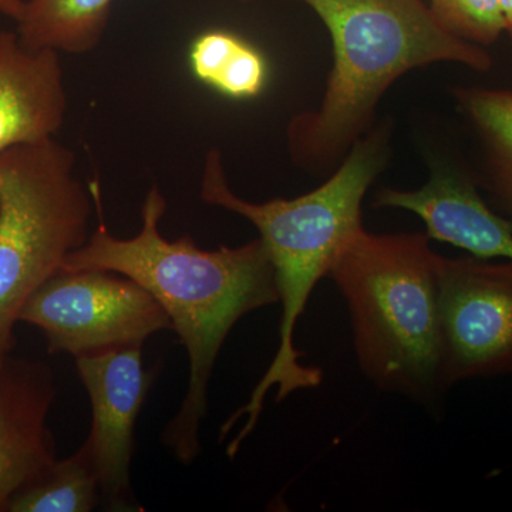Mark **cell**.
Returning a JSON list of instances; mask_svg holds the SVG:
<instances>
[{
    "instance_id": "15",
    "label": "cell",
    "mask_w": 512,
    "mask_h": 512,
    "mask_svg": "<svg viewBox=\"0 0 512 512\" xmlns=\"http://www.w3.org/2000/svg\"><path fill=\"white\" fill-rule=\"evenodd\" d=\"M454 36L473 45H493L504 33L500 0H424Z\"/></svg>"
},
{
    "instance_id": "7",
    "label": "cell",
    "mask_w": 512,
    "mask_h": 512,
    "mask_svg": "<svg viewBox=\"0 0 512 512\" xmlns=\"http://www.w3.org/2000/svg\"><path fill=\"white\" fill-rule=\"evenodd\" d=\"M77 373L92 403L89 448L100 494L114 510L131 498L130 466L138 414L143 409L156 370H147L143 348L107 350L76 357Z\"/></svg>"
},
{
    "instance_id": "14",
    "label": "cell",
    "mask_w": 512,
    "mask_h": 512,
    "mask_svg": "<svg viewBox=\"0 0 512 512\" xmlns=\"http://www.w3.org/2000/svg\"><path fill=\"white\" fill-rule=\"evenodd\" d=\"M100 484L89 448L83 446L13 495L9 512H90L99 501Z\"/></svg>"
},
{
    "instance_id": "18",
    "label": "cell",
    "mask_w": 512,
    "mask_h": 512,
    "mask_svg": "<svg viewBox=\"0 0 512 512\" xmlns=\"http://www.w3.org/2000/svg\"><path fill=\"white\" fill-rule=\"evenodd\" d=\"M241 3H252L254 0H239Z\"/></svg>"
},
{
    "instance_id": "13",
    "label": "cell",
    "mask_w": 512,
    "mask_h": 512,
    "mask_svg": "<svg viewBox=\"0 0 512 512\" xmlns=\"http://www.w3.org/2000/svg\"><path fill=\"white\" fill-rule=\"evenodd\" d=\"M195 79L234 100L254 99L268 82V63L258 49L229 30H208L190 49Z\"/></svg>"
},
{
    "instance_id": "16",
    "label": "cell",
    "mask_w": 512,
    "mask_h": 512,
    "mask_svg": "<svg viewBox=\"0 0 512 512\" xmlns=\"http://www.w3.org/2000/svg\"><path fill=\"white\" fill-rule=\"evenodd\" d=\"M26 0H0V15L18 22L25 9Z\"/></svg>"
},
{
    "instance_id": "2",
    "label": "cell",
    "mask_w": 512,
    "mask_h": 512,
    "mask_svg": "<svg viewBox=\"0 0 512 512\" xmlns=\"http://www.w3.org/2000/svg\"><path fill=\"white\" fill-rule=\"evenodd\" d=\"M390 141L392 126L387 121L373 126L350 148L325 183L291 200H244L229 187L220 151L211 150L205 157L202 201L241 215L258 229L259 239L274 266L282 305L279 345L271 365L248 402L222 424L221 441L239 420L247 419L227 446L229 457L237 456L242 443L255 430L272 387L278 390L276 402H282L298 390L315 389L322 383L319 367L301 363L302 353L295 346L296 326L313 289L328 276L340 247L363 227V200L386 168Z\"/></svg>"
},
{
    "instance_id": "1",
    "label": "cell",
    "mask_w": 512,
    "mask_h": 512,
    "mask_svg": "<svg viewBox=\"0 0 512 512\" xmlns=\"http://www.w3.org/2000/svg\"><path fill=\"white\" fill-rule=\"evenodd\" d=\"M90 188L99 224L86 244L67 256L63 269L127 276L167 313L187 350L190 380L180 412L168 424L163 440L178 461L190 464L201 451L198 431L207 414L208 384L229 332L248 313L279 302L274 266L259 238L215 251L201 249L190 235L165 239L160 224L167 201L157 185L144 198L136 237H114L101 212L99 187Z\"/></svg>"
},
{
    "instance_id": "4",
    "label": "cell",
    "mask_w": 512,
    "mask_h": 512,
    "mask_svg": "<svg viewBox=\"0 0 512 512\" xmlns=\"http://www.w3.org/2000/svg\"><path fill=\"white\" fill-rule=\"evenodd\" d=\"M437 258L426 234H372L362 227L328 272L348 306L363 375L421 406H434L447 390Z\"/></svg>"
},
{
    "instance_id": "3",
    "label": "cell",
    "mask_w": 512,
    "mask_h": 512,
    "mask_svg": "<svg viewBox=\"0 0 512 512\" xmlns=\"http://www.w3.org/2000/svg\"><path fill=\"white\" fill-rule=\"evenodd\" d=\"M328 29L333 66L318 109L289 121L293 164L311 174L338 167L375 126L384 93L404 74L436 63L488 72L485 47L454 36L424 0H301Z\"/></svg>"
},
{
    "instance_id": "11",
    "label": "cell",
    "mask_w": 512,
    "mask_h": 512,
    "mask_svg": "<svg viewBox=\"0 0 512 512\" xmlns=\"http://www.w3.org/2000/svg\"><path fill=\"white\" fill-rule=\"evenodd\" d=\"M454 97L477 141L481 184L512 227V90L458 87Z\"/></svg>"
},
{
    "instance_id": "12",
    "label": "cell",
    "mask_w": 512,
    "mask_h": 512,
    "mask_svg": "<svg viewBox=\"0 0 512 512\" xmlns=\"http://www.w3.org/2000/svg\"><path fill=\"white\" fill-rule=\"evenodd\" d=\"M116 0H26L16 32L26 46L86 55L106 35Z\"/></svg>"
},
{
    "instance_id": "17",
    "label": "cell",
    "mask_w": 512,
    "mask_h": 512,
    "mask_svg": "<svg viewBox=\"0 0 512 512\" xmlns=\"http://www.w3.org/2000/svg\"><path fill=\"white\" fill-rule=\"evenodd\" d=\"M503 13L504 32L512 39V0H500Z\"/></svg>"
},
{
    "instance_id": "10",
    "label": "cell",
    "mask_w": 512,
    "mask_h": 512,
    "mask_svg": "<svg viewBox=\"0 0 512 512\" xmlns=\"http://www.w3.org/2000/svg\"><path fill=\"white\" fill-rule=\"evenodd\" d=\"M69 100L60 53L33 49L16 30L0 32V154L55 138Z\"/></svg>"
},
{
    "instance_id": "6",
    "label": "cell",
    "mask_w": 512,
    "mask_h": 512,
    "mask_svg": "<svg viewBox=\"0 0 512 512\" xmlns=\"http://www.w3.org/2000/svg\"><path fill=\"white\" fill-rule=\"evenodd\" d=\"M19 322L42 330L49 353L74 357L143 348L167 313L143 286L116 272L60 271L26 302Z\"/></svg>"
},
{
    "instance_id": "5",
    "label": "cell",
    "mask_w": 512,
    "mask_h": 512,
    "mask_svg": "<svg viewBox=\"0 0 512 512\" xmlns=\"http://www.w3.org/2000/svg\"><path fill=\"white\" fill-rule=\"evenodd\" d=\"M74 168L56 137L0 154V352L15 348L26 302L90 237L93 191Z\"/></svg>"
},
{
    "instance_id": "8",
    "label": "cell",
    "mask_w": 512,
    "mask_h": 512,
    "mask_svg": "<svg viewBox=\"0 0 512 512\" xmlns=\"http://www.w3.org/2000/svg\"><path fill=\"white\" fill-rule=\"evenodd\" d=\"M372 205L413 212L426 225L427 237L477 258L512 261L510 222L481 197L476 178L457 165H434L417 190L382 188Z\"/></svg>"
},
{
    "instance_id": "9",
    "label": "cell",
    "mask_w": 512,
    "mask_h": 512,
    "mask_svg": "<svg viewBox=\"0 0 512 512\" xmlns=\"http://www.w3.org/2000/svg\"><path fill=\"white\" fill-rule=\"evenodd\" d=\"M55 397L49 366L0 352V512L57 460L47 424Z\"/></svg>"
}]
</instances>
